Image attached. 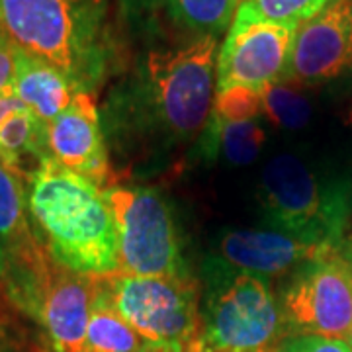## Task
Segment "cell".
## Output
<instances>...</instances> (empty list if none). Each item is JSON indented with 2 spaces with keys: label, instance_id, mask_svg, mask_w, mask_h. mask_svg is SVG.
<instances>
[{
  "label": "cell",
  "instance_id": "obj_1",
  "mask_svg": "<svg viewBox=\"0 0 352 352\" xmlns=\"http://www.w3.org/2000/svg\"><path fill=\"white\" fill-rule=\"evenodd\" d=\"M215 69L217 38L153 47L113 88L106 124L120 141L133 139L149 151L188 143L212 116Z\"/></svg>",
  "mask_w": 352,
  "mask_h": 352
},
{
  "label": "cell",
  "instance_id": "obj_2",
  "mask_svg": "<svg viewBox=\"0 0 352 352\" xmlns=\"http://www.w3.org/2000/svg\"><path fill=\"white\" fill-rule=\"evenodd\" d=\"M25 200L53 263L90 278L120 270L112 208L96 182L47 159L25 182Z\"/></svg>",
  "mask_w": 352,
  "mask_h": 352
},
{
  "label": "cell",
  "instance_id": "obj_3",
  "mask_svg": "<svg viewBox=\"0 0 352 352\" xmlns=\"http://www.w3.org/2000/svg\"><path fill=\"white\" fill-rule=\"evenodd\" d=\"M0 36L94 94L116 63L106 0H0Z\"/></svg>",
  "mask_w": 352,
  "mask_h": 352
},
{
  "label": "cell",
  "instance_id": "obj_4",
  "mask_svg": "<svg viewBox=\"0 0 352 352\" xmlns=\"http://www.w3.org/2000/svg\"><path fill=\"white\" fill-rule=\"evenodd\" d=\"M196 352H276L284 340L280 302L268 278L210 256L204 268Z\"/></svg>",
  "mask_w": 352,
  "mask_h": 352
},
{
  "label": "cell",
  "instance_id": "obj_5",
  "mask_svg": "<svg viewBox=\"0 0 352 352\" xmlns=\"http://www.w3.org/2000/svg\"><path fill=\"white\" fill-rule=\"evenodd\" d=\"M258 201L274 231L319 247H340L346 239L351 182L321 178L296 155L280 153L264 164Z\"/></svg>",
  "mask_w": 352,
  "mask_h": 352
},
{
  "label": "cell",
  "instance_id": "obj_6",
  "mask_svg": "<svg viewBox=\"0 0 352 352\" xmlns=\"http://www.w3.org/2000/svg\"><path fill=\"white\" fill-rule=\"evenodd\" d=\"M100 286L145 344L161 352H196L201 292L194 278L116 272L100 278Z\"/></svg>",
  "mask_w": 352,
  "mask_h": 352
},
{
  "label": "cell",
  "instance_id": "obj_7",
  "mask_svg": "<svg viewBox=\"0 0 352 352\" xmlns=\"http://www.w3.org/2000/svg\"><path fill=\"white\" fill-rule=\"evenodd\" d=\"M116 221L118 264L129 276H190L170 204L151 186L104 190Z\"/></svg>",
  "mask_w": 352,
  "mask_h": 352
},
{
  "label": "cell",
  "instance_id": "obj_8",
  "mask_svg": "<svg viewBox=\"0 0 352 352\" xmlns=\"http://www.w3.org/2000/svg\"><path fill=\"white\" fill-rule=\"evenodd\" d=\"M286 337L349 339L352 331V261L342 245L294 270L280 294Z\"/></svg>",
  "mask_w": 352,
  "mask_h": 352
},
{
  "label": "cell",
  "instance_id": "obj_9",
  "mask_svg": "<svg viewBox=\"0 0 352 352\" xmlns=\"http://www.w3.org/2000/svg\"><path fill=\"white\" fill-rule=\"evenodd\" d=\"M25 200V184L0 164V286L16 309L36 321L53 272Z\"/></svg>",
  "mask_w": 352,
  "mask_h": 352
},
{
  "label": "cell",
  "instance_id": "obj_10",
  "mask_svg": "<svg viewBox=\"0 0 352 352\" xmlns=\"http://www.w3.org/2000/svg\"><path fill=\"white\" fill-rule=\"evenodd\" d=\"M296 30L298 25L263 20L239 6L217 53L215 90L245 87L263 92L280 82L288 69Z\"/></svg>",
  "mask_w": 352,
  "mask_h": 352
},
{
  "label": "cell",
  "instance_id": "obj_11",
  "mask_svg": "<svg viewBox=\"0 0 352 352\" xmlns=\"http://www.w3.org/2000/svg\"><path fill=\"white\" fill-rule=\"evenodd\" d=\"M352 71V0H331L298 25L282 82L319 87Z\"/></svg>",
  "mask_w": 352,
  "mask_h": 352
},
{
  "label": "cell",
  "instance_id": "obj_12",
  "mask_svg": "<svg viewBox=\"0 0 352 352\" xmlns=\"http://www.w3.org/2000/svg\"><path fill=\"white\" fill-rule=\"evenodd\" d=\"M239 0H120L126 24L138 34L166 45L229 32Z\"/></svg>",
  "mask_w": 352,
  "mask_h": 352
},
{
  "label": "cell",
  "instance_id": "obj_13",
  "mask_svg": "<svg viewBox=\"0 0 352 352\" xmlns=\"http://www.w3.org/2000/svg\"><path fill=\"white\" fill-rule=\"evenodd\" d=\"M47 147L51 159L65 168L110 188L112 170L106 135L94 94L76 92L73 102L47 124Z\"/></svg>",
  "mask_w": 352,
  "mask_h": 352
},
{
  "label": "cell",
  "instance_id": "obj_14",
  "mask_svg": "<svg viewBox=\"0 0 352 352\" xmlns=\"http://www.w3.org/2000/svg\"><path fill=\"white\" fill-rule=\"evenodd\" d=\"M98 278L82 276L53 264L36 323L51 352H85L87 327Z\"/></svg>",
  "mask_w": 352,
  "mask_h": 352
},
{
  "label": "cell",
  "instance_id": "obj_15",
  "mask_svg": "<svg viewBox=\"0 0 352 352\" xmlns=\"http://www.w3.org/2000/svg\"><path fill=\"white\" fill-rule=\"evenodd\" d=\"M333 247H319L274 229H223L217 237L215 256L227 266L274 278L294 272L302 264Z\"/></svg>",
  "mask_w": 352,
  "mask_h": 352
},
{
  "label": "cell",
  "instance_id": "obj_16",
  "mask_svg": "<svg viewBox=\"0 0 352 352\" xmlns=\"http://www.w3.org/2000/svg\"><path fill=\"white\" fill-rule=\"evenodd\" d=\"M14 94L30 112L50 124L73 102L75 85L53 65L14 50Z\"/></svg>",
  "mask_w": 352,
  "mask_h": 352
},
{
  "label": "cell",
  "instance_id": "obj_17",
  "mask_svg": "<svg viewBox=\"0 0 352 352\" xmlns=\"http://www.w3.org/2000/svg\"><path fill=\"white\" fill-rule=\"evenodd\" d=\"M47 159V124L25 106L18 108L0 126V164L25 184Z\"/></svg>",
  "mask_w": 352,
  "mask_h": 352
},
{
  "label": "cell",
  "instance_id": "obj_18",
  "mask_svg": "<svg viewBox=\"0 0 352 352\" xmlns=\"http://www.w3.org/2000/svg\"><path fill=\"white\" fill-rule=\"evenodd\" d=\"M204 149L212 157L219 155L233 166H245L256 161L266 143V131L256 120L231 122V120H208L201 131Z\"/></svg>",
  "mask_w": 352,
  "mask_h": 352
},
{
  "label": "cell",
  "instance_id": "obj_19",
  "mask_svg": "<svg viewBox=\"0 0 352 352\" xmlns=\"http://www.w3.org/2000/svg\"><path fill=\"white\" fill-rule=\"evenodd\" d=\"M145 346V340L139 337L133 327L122 315L113 309L96 280V296L88 319L85 352H138Z\"/></svg>",
  "mask_w": 352,
  "mask_h": 352
},
{
  "label": "cell",
  "instance_id": "obj_20",
  "mask_svg": "<svg viewBox=\"0 0 352 352\" xmlns=\"http://www.w3.org/2000/svg\"><path fill=\"white\" fill-rule=\"evenodd\" d=\"M263 96V113L272 126L282 129H302L311 118V104L300 94V90L289 82L270 85L261 92Z\"/></svg>",
  "mask_w": 352,
  "mask_h": 352
},
{
  "label": "cell",
  "instance_id": "obj_21",
  "mask_svg": "<svg viewBox=\"0 0 352 352\" xmlns=\"http://www.w3.org/2000/svg\"><path fill=\"white\" fill-rule=\"evenodd\" d=\"M329 2L331 0H239V6L263 20L300 25Z\"/></svg>",
  "mask_w": 352,
  "mask_h": 352
},
{
  "label": "cell",
  "instance_id": "obj_22",
  "mask_svg": "<svg viewBox=\"0 0 352 352\" xmlns=\"http://www.w3.org/2000/svg\"><path fill=\"white\" fill-rule=\"evenodd\" d=\"M261 113H263V96L258 90L245 87L215 90L212 118L249 122V120H258Z\"/></svg>",
  "mask_w": 352,
  "mask_h": 352
},
{
  "label": "cell",
  "instance_id": "obj_23",
  "mask_svg": "<svg viewBox=\"0 0 352 352\" xmlns=\"http://www.w3.org/2000/svg\"><path fill=\"white\" fill-rule=\"evenodd\" d=\"M276 352H352V349L351 344L342 339L296 335V337H284Z\"/></svg>",
  "mask_w": 352,
  "mask_h": 352
},
{
  "label": "cell",
  "instance_id": "obj_24",
  "mask_svg": "<svg viewBox=\"0 0 352 352\" xmlns=\"http://www.w3.org/2000/svg\"><path fill=\"white\" fill-rule=\"evenodd\" d=\"M14 69H16L14 47L0 36V96L14 94Z\"/></svg>",
  "mask_w": 352,
  "mask_h": 352
},
{
  "label": "cell",
  "instance_id": "obj_25",
  "mask_svg": "<svg viewBox=\"0 0 352 352\" xmlns=\"http://www.w3.org/2000/svg\"><path fill=\"white\" fill-rule=\"evenodd\" d=\"M24 104L18 100L14 94H6V96H0V126L2 122L10 116L12 112H16L18 108H22Z\"/></svg>",
  "mask_w": 352,
  "mask_h": 352
},
{
  "label": "cell",
  "instance_id": "obj_26",
  "mask_svg": "<svg viewBox=\"0 0 352 352\" xmlns=\"http://www.w3.org/2000/svg\"><path fill=\"white\" fill-rule=\"evenodd\" d=\"M0 352H16V344H14L10 333L6 331V327L0 323Z\"/></svg>",
  "mask_w": 352,
  "mask_h": 352
},
{
  "label": "cell",
  "instance_id": "obj_27",
  "mask_svg": "<svg viewBox=\"0 0 352 352\" xmlns=\"http://www.w3.org/2000/svg\"><path fill=\"white\" fill-rule=\"evenodd\" d=\"M342 249H344V252L349 254V258L352 261V239H349V237H346V239H344V243H342Z\"/></svg>",
  "mask_w": 352,
  "mask_h": 352
},
{
  "label": "cell",
  "instance_id": "obj_28",
  "mask_svg": "<svg viewBox=\"0 0 352 352\" xmlns=\"http://www.w3.org/2000/svg\"><path fill=\"white\" fill-rule=\"evenodd\" d=\"M344 124L346 126H352V100L349 104V108H346V113H344Z\"/></svg>",
  "mask_w": 352,
  "mask_h": 352
},
{
  "label": "cell",
  "instance_id": "obj_29",
  "mask_svg": "<svg viewBox=\"0 0 352 352\" xmlns=\"http://www.w3.org/2000/svg\"><path fill=\"white\" fill-rule=\"evenodd\" d=\"M138 352H161V351H157V349H153V346H149V344H145V346Z\"/></svg>",
  "mask_w": 352,
  "mask_h": 352
},
{
  "label": "cell",
  "instance_id": "obj_30",
  "mask_svg": "<svg viewBox=\"0 0 352 352\" xmlns=\"http://www.w3.org/2000/svg\"><path fill=\"white\" fill-rule=\"evenodd\" d=\"M346 342L351 344V349H352V331H351V335H349V339H346Z\"/></svg>",
  "mask_w": 352,
  "mask_h": 352
}]
</instances>
